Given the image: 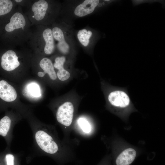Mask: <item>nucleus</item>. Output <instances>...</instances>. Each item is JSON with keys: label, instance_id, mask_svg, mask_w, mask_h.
<instances>
[{"label": "nucleus", "instance_id": "1", "mask_svg": "<svg viewBox=\"0 0 165 165\" xmlns=\"http://www.w3.org/2000/svg\"><path fill=\"white\" fill-rule=\"evenodd\" d=\"M3 31L9 48L24 47L32 34L31 24L23 8L18 6L5 18Z\"/></svg>", "mask_w": 165, "mask_h": 165}, {"label": "nucleus", "instance_id": "2", "mask_svg": "<svg viewBox=\"0 0 165 165\" xmlns=\"http://www.w3.org/2000/svg\"><path fill=\"white\" fill-rule=\"evenodd\" d=\"M58 7L54 1L46 0H32L24 11L32 26H49L53 23L58 12Z\"/></svg>", "mask_w": 165, "mask_h": 165}, {"label": "nucleus", "instance_id": "3", "mask_svg": "<svg viewBox=\"0 0 165 165\" xmlns=\"http://www.w3.org/2000/svg\"><path fill=\"white\" fill-rule=\"evenodd\" d=\"M32 28V34L28 42L30 47L36 54L49 55L56 50L51 27L37 25Z\"/></svg>", "mask_w": 165, "mask_h": 165}, {"label": "nucleus", "instance_id": "4", "mask_svg": "<svg viewBox=\"0 0 165 165\" xmlns=\"http://www.w3.org/2000/svg\"><path fill=\"white\" fill-rule=\"evenodd\" d=\"M35 136L38 145L46 152L54 154L59 151V147L58 144L47 132L39 130L36 133Z\"/></svg>", "mask_w": 165, "mask_h": 165}, {"label": "nucleus", "instance_id": "5", "mask_svg": "<svg viewBox=\"0 0 165 165\" xmlns=\"http://www.w3.org/2000/svg\"><path fill=\"white\" fill-rule=\"evenodd\" d=\"M23 47H21L20 50L16 49V48H9L2 54L1 57V65L3 69L7 71H11L20 65L19 55Z\"/></svg>", "mask_w": 165, "mask_h": 165}, {"label": "nucleus", "instance_id": "6", "mask_svg": "<svg viewBox=\"0 0 165 165\" xmlns=\"http://www.w3.org/2000/svg\"><path fill=\"white\" fill-rule=\"evenodd\" d=\"M74 107L70 102H66L58 108L57 113V121L65 127L72 124L73 117Z\"/></svg>", "mask_w": 165, "mask_h": 165}, {"label": "nucleus", "instance_id": "7", "mask_svg": "<svg viewBox=\"0 0 165 165\" xmlns=\"http://www.w3.org/2000/svg\"><path fill=\"white\" fill-rule=\"evenodd\" d=\"M51 28L56 49L62 54L68 53L70 47L66 41L62 28L59 24L54 22L52 24Z\"/></svg>", "mask_w": 165, "mask_h": 165}, {"label": "nucleus", "instance_id": "8", "mask_svg": "<svg viewBox=\"0 0 165 165\" xmlns=\"http://www.w3.org/2000/svg\"><path fill=\"white\" fill-rule=\"evenodd\" d=\"M108 99L112 105L120 108L127 107L130 103V98L128 94L120 90H115L110 93Z\"/></svg>", "mask_w": 165, "mask_h": 165}, {"label": "nucleus", "instance_id": "9", "mask_svg": "<svg viewBox=\"0 0 165 165\" xmlns=\"http://www.w3.org/2000/svg\"><path fill=\"white\" fill-rule=\"evenodd\" d=\"M100 0H86L75 8L74 13L79 17H82L92 13L98 5Z\"/></svg>", "mask_w": 165, "mask_h": 165}, {"label": "nucleus", "instance_id": "10", "mask_svg": "<svg viewBox=\"0 0 165 165\" xmlns=\"http://www.w3.org/2000/svg\"><path fill=\"white\" fill-rule=\"evenodd\" d=\"M16 97V92L14 87L5 80L0 81V98L5 101L12 102Z\"/></svg>", "mask_w": 165, "mask_h": 165}, {"label": "nucleus", "instance_id": "11", "mask_svg": "<svg viewBox=\"0 0 165 165\" xmlns=\"http://www.w3.org/2000/svg\"><path fill=\"white\" fill-rule=\"evenodd\" d=\"M136 154V151L133 148L125 149L117 158L116 165H129L134 160Z\"/></svg>", "mask_w": 165, "mask_h": 165}, {"label": "nucleus", "instance_id": "12", "mask_svg": "<svg viewBox=\"0 0 165 165\" xmlns=\"http://www.w3.org/2000/svg\"><path fill=\"white\" fill-rule=\"evenodd\" d=\"M65 61L64 57H57L55 58L53 64L54 67L58 69L57 75L59 79L62 81L67 80L70 76L69 72L64 68Z\"/></svg>", "mask_w": 165, "mask_h": 165}, {"label": "nucleus", "instance_id": "13", "mask_svg": "<svg viewBox=\"0 0 165 165\" xmlns=\"http://www.w3.org/2000/svg\"><path fill=\"white\" fill-rule=\"evenodd\" d=\"M39 65L43 70L44 75L48 74L50 78L52 80H55L57 78V75L52 61L46 57H43L40 60Z\"/></svg>", "mask_w": 165, "mask_h": 165}, {"label": "nucleus", "instance_id": "14", "mask_svg": "<svg viewBox=\"0 0 165 165\" xmlns=\"http://www.w3.org/2000/svg\"><path fill=\"white\" fill-rule=\"evenodd\" d=\"M17 6L14 0H0V16L6 17L12 13Z\"/></svg>", "mask_w": 165, "mask_h": 165}, {"label": "nucleus", "instance_id": "15", "mask_svg": "<svg viewBox=\"0 0 165 165\" xmlns=\"http://www.w3.org/2000/svg\"><path fill=\"white\" fill-rule=\"evenodd\" d=\"M25 90L27 95L31 97L38 98L41 96L39 86L35 82L28 83L25 87Z\"/></svg>", "mask_w": 165, "mask_h": 165}, {"label": "nucleus", "instance_id": "16", "mask_svg": "<svg viewBox=\"0 0 165 165\" xmlns=\"http://www.w3.org/2000/svg\"><path fill=\"white\" fill-rule=\"evenodd\" d=\"M92 34L91 31L83 29L78 32L77 37L81 43L84 46H86L90 42V39Z\"/></svg>", "mask_w": 165, "mask_h": 165}, {"label": "nucleus", "instance_id": "17", "mask_svg": "<svg viewBox=\"0 0 165 165\" xmlns=\"http://www.w3.org/2000/svg\"><path fill=\"white\" fill-rule=\"evenodd\" d=\"M11 121L7 116H5L0 120V135L3 137L7 135L9 130Z\"/></svg>", "mask_w": 165, "mask_h": 165}, {"label": "nucleus", "instance_id": "18", "mask_svg": "<svg viewBox=\"0 0 165 165\" xmlns=\"http://www.w3.org/2000/svg\"><path fill=\"white\" fill-rule=\"evenodd\" d=\"M77 123L82 131L86 134L90 133L92 130V127L90 122L84 117L79 118Z\"/></svg>", "mask_w": 165, "mask_h": 165}, {"label": "nucleus", "instance_id": "19", "mask_svg": "<svg viewBox=\"0 0 165 165\" xmlns=\"http://www.w3.org/2000/svg\"><path fill=\"white\" fill-rule=\"evenodd\" d=\"M17 6L21 7L23 9H26L30 4L31 0H14Z\"/></svg>", "mask_w": 165, "mask_h": 165}, {"label": "nucleus", "instance_id": "20", "mask_svg": "<svg viewBox=\"0 0 165 165\" xmlns=\"http://www.w3.org/2000/svg\"><path fill=\"white\" fill-rule=\"evenodd\" d=\"M7 165H14V156L11 154H7L5 157Z\"/></svg>", "mask_w": 165, "mask_h": 165}, {"label": "nucleus", "instance_id": "21", "mask_svg": "<svg viewBox=\"0 0 165 165\" xmlns=\"http://www.w3.org/2000/svg\"><path fill=\"white\" fill-rule=\"evenodd\" d=\"M38 76L40 77H42L45 75L43 73V72H39L38 73Z\"/></svg>", "mask_w": 165, "mask_h": 165}]
</instances>
